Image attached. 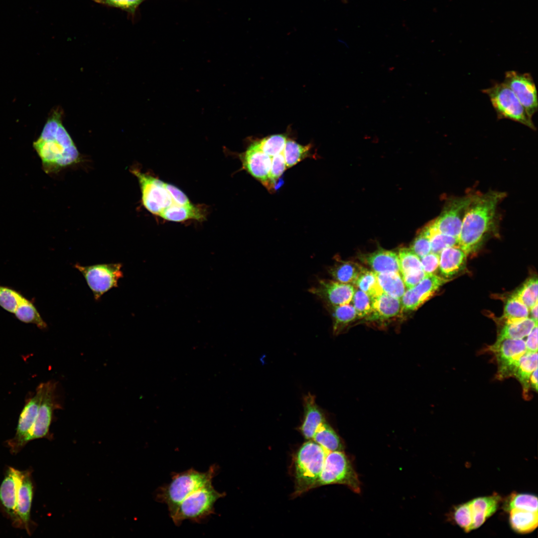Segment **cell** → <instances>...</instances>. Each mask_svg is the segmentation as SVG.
I'll use <instances>...</instances> for the list:
<instances>
[{"instance_id":"1","label":"cell","mask_w":538,"mask_h":538,"mask_svg":"<svg viewBox=\"0 0 538 538\" xmlns=\"http://www.w3.org/2000/svg\"><path fill=\"white\" fill-rule=\"evenodd\" d=\"M504 196L497 191L474 195L458 238V246L467 256L476 251L492 227L497 207Z\"/></svg>"},{"instance_id":"2","label":"cell","mask_w":538,"mask_h":538,"mask_svg":"<svg viewBox=\"0 0 538 538\" xmlns=\"http://www.w3.org/2000/svg\"><path fill=\"white\" fill-rule=\"evenodd\" d=\"M218 470V466L214 464L205 472L191 468L181 472L174 473L171 481L156 490V500L167 506L170 515L187 496L212 482Z\"/></svg>"},{"instance_id":"3","label":"cell","mask_w":538,"mask_h":538,"mask_svg":"<svg viewBox=\"0 0 538 538\" xmlns=\"http://www.w3.org/2000/svg\"><path fill=\"white\" fill-rule=\"evenodd\" d=\"M47 173H56L80 161V153L70 135L59 125L55 136L50 140L38 138L33 143Z\"/></svg>"},{"instance_id":"4","label":"cell","mask_w":538,"mask_h":538,"mask_svg":"<svg viewBox=\"0 0 538 538\" xmlns=\"http://www.w3.org/2000/svg\"><path fill=\"white\" fill-rule=\"evenodd\" d=\"M225 495L217 491L211 482L187 496L169 516L177 526L186 520L201 523L215 513V503Z\"/></svg>"},{"instance_id":"5","label":"cell","mask_w":538,"mask_h":538,"mask_svg":"<svg viewBox=\"0 0 538 538\" xmlns=\"http://www.w3.org/2000/svg\"><path fill=\"white\" fill-rule=\"evenodd\" d=\"M328 452L313 440L301 446L295 461L297 494L317 486Z\"/></svg>"},{"instance_id":"6","label":"cell","mask_w":538,"mask_h":538,"mask_svg":"<svg viewBox=\"0 0 538 538\" xmlns=\"http://www.w3.org/2000/svg\"><path fill=\"white\" fill-rule=\"evenodd\" d=\"M482 92L489 98L499 120H512L533 130H536V127L532 118L529 116L515 95L505 83H495L491 87L482 90Z\"/></svg>"},{"instance_id":"7","label":"cell","mask_w":538,"mask_h":538,"mask_svg":"<svg viewBox=\"0 0 538 538\" xmlns=\"http://www.w3.org/2000/svg\"><path fill=\"white\" fill-rule=\"evenodd\" d=\"M332 484H343L356 493L360 492L358 475L343 451L328 452L317 486Z\"/></svg>"},{"instance_id":"8","label":"cell","mask_w":538,"mask_h":538,"mask_svg":"<svg viewBox=\"0 0 538 538\" xmlns=\"http://www.w3.org/2000/svg\"><path fill=\"white\" fill-rule=\"evenodd\" d=\"M74 267L84 277L96 300L111 289L118 286V281L123 277L122 265L120 263L97 264L83 266L76 264Z\"/></svg>"},{"instance_id":"9","label":"cell","mask_w":538,"mask_h":538,"mask_svg":"<svg viewBox=\"0 0 538 538\" xmlns=\"http://www.w3.org/2000/svg\"><path fill=\"white\" fill-rule=\"evenodd\" d=\"M131 172L138 180L142 203L148 211L159 216L165 209L173 204L165 182L136 168L132 169Z\"/></svg>"},{"instance_id":"10","label":"cell","mask_w":538,"mask_h":538,"mask_svg":"<svg viewBox=\"0 0 538 538\" xmlns=\"http://www.w3.org/2000/svg\"><path fill=\"white\" fill-rule=\"evenodd\" d=\"M489 350L496 356L498 364L496 376L499 380L514 377L521 358L527 352L525 341L514 339L496 340L489 347Z\"/></svg>"},{"instance_id":"11","label":"cell","mask_w":538,"mask_h":538,"mask_svg":"<svg viewBox=\"0 0 538 538\" xmlns=\"http://www.w3.org/2000/svg\"><path fill=\"white\" fill-rule=\"evenodd\" d=\"M473 196L470 195L450 199L440 215L429 225L442 234L458 239L466 209Z\"/></svg>"},{"instance_id":"12","label":"cell","mask_w":538,"mask_h":538,"mask_svg":"<svg viewBox=\"0 0 538 538\" xmlns=\"http://www.w3.org/2000/svg\"><path fill=\"white\" fill-rule=\"evenodd\" d=\"M511 89L531 118L538 110V93L534 79L529 73L506 71L503 81Z\"/></svg>"},{"instance_id":"13","label":"cell","mask_w":538,"mask_h":538,"mask_svg":"<svg viewBox=\"0 0 538 538\" xmlns=\"http://www.w3.org/2000/svg\"><path fill=\"white\" fill-rule=\"evenodd\" d=\"M42 383L37 387L35 394L29 398L20 414L14 437L8 441L13 453L17 452L28 442V438L35 422L42 394Z\"/></svg>"},{"instance_id":"14","label":"cell","mask_w":538,"mask_h":538,"mask_svg":"<svg viewBox=\"0 0 538 538\" xmlns=\"http://www.w3.org/2000/svg\"><path fill=\"white\" fill-rule=\"evenodd\" d=\"M450 280L436 274H426L417 285L405 291L401 299L402 311L416 310Z\"/></svg>"},{"instance_id":"15","label":"cell","mask_w":538,"mask_h":538,"mask_svg":"<svg viewBox=\"0 0 538 538\" xmlns=\"http://www.w3.org/2000/svg\"><path fill=\"white\" fill-rule=\"evenodd\" d=\"M42 386L41 402L28 441L47 435L54 410L59 407L56 399V383L49 381L42 383Z\"/></svg>"},{"instance_id":"16","label":"cell","mask_w":538,"mask_h":538,"mask_svg":"<svg viewBox=\"0 0 538 538\" xmlns=\"http://www.w3.org/2000/svg\"><path fill=\"white\" fill-rule=\"evenodd\" d=\"M355 289L350 283L335 280L320 279L309 291L321 299L325 305H340L352 301Z\"/></svg>"},{"instance_id":"17","label":"cell","mask_w":538,"mask_h":538,"mask_svg":"<svg viewBox=\"0 0 538 538\" xmlns=\"http://www.w3.org/2000/svg\"><path fill=\"white\" fill-rule=\"evenodd\" d=\"M271 158V157L263 151L259 142L251 144L241 155L244 168L268 187L271 185L269 173Z\"/></svg>"},{"instance_id":"18","label":"cell","mask_w":538,"mask_h":538,"mask_svg":"<svg viewBox=\"0 0 538 538\" xmlns=\"http://www.w3.org/2000/svg\"><path fill=\"white\" fill-rule=\"evenodd\" d=\"M17 512L22 526L29 533V523L33 486L28 471L15 469Z\"/></svg>"},{"instance_id":"19","label":"cell","mask_w":538,"mask_h":538,"mask_svg":"<svg viewBox=\"0 0 538 538\" xmlns=\"http://www.w3.org/2000/svg\"><path fill=\"white\" fill-rule=\"evenodd\" d=\"M0 503L16 526H22L17 512L15 469L13 468H9L0 486Z\"/></svg>"},{"instance_id":"20","label":"cell","mask_w":538,"mask_h":538,"mask_svg":"<svg viewBox=\"0 0 538 538\" xmlns=\"http://www.w3.org/2000/svg\"><path fill=\"white\" fill-rule=\"evenodd\" d=\"M501 497L497 494L480 497L468 501L472 519L471 530L480 528L497 511Z\"/></svg>"},{"instance_id":"21","label":"cell","mask_w":538,"mask_h":538,"mask_svg":"<svg viewBox=\"0 0 538 538\" xmlns=\"http://www.w3.org/2000/svg\"><path fill=\"white\" fill-rule=\"evenodd\" d=\"M303 406L304 419L300 430L306 439H312L318 427L326 420L313 395L308 394L304 397Z\"/></svg>"},{"instance_id":"22","label":"cell","mask_w":538,"mask_h":538,"mask_svg":"<svg viewBox=\"0 0 538 538\" xmlns=\"http://www.w3.org/2000/svg\"><path fill=\"white\" fill-rule=\"evenodd\" d=\"M467 254L458 246L444 249L440 254L439 269L443 276L450 278L465 268Z\"/></svg>"},{"instance_id":"23","label":"cell","mask_w":538,"mask_h":538,"mask_svg":"<svg viewBox=\"0 0 538 538\" xmlns=\"http://www.w3.org/2000/svg\"><path fill=\"white\" fill-rule=\"evenodd\" d=\"M372 312L366 320H384L398 316L402 311L401 299L384 292L371 299Z\"/></svg>"},{"instance_id":"24","label":"cell","mask_w":538,"mask_h":538,"mask_svg":"<svg viewBox=\"0 0 538 538\" xmlns=\"http://www.w3.org/2000/svg\"><path fill=\"white\" fill-rule=\"evenodd\" d=\"M360 260L369 266L375 272H400L398 255L393 251L379 250L361 255Z\"/></svg>"},{"instance_id":"25","label":"cell","mask_w":538,"mask_h":538,"mask_svg":"<svg viewBox=\"0 0 538 538\" xmlns=\"http://www.w3.org/2000/svg\"><path fill=\"white\" fill-rule=\"evenodd\" d=\"M162 218L173 222H182L188 220L203 221L205 219V211L203 207L192 204L190 206H180L173 204L165 209L159 215Z\"/></svg>"},{"instance_id":"26","label":"cell","mask_w":538,"mask_h":538,"mask_svg":"<svg viewBox=\"0 0 538 538\" xmlns=\"http://www.w3.org/2000/svg\"><path fill=\"white\" fill-rule=\"evenodd\" d=\"M508 512H509V523L511 528L517 533L529 534L537 528L538 511L513 508Z\"/></svg>"},{"instance_id":"27","label":"cell","mask_w":538,"mask_h":538,"mask_svg":"<svg viewBox=\"0 0 538 538\" xmlns=\"http://www.w3.org/2000/svg\"><path fill=\"white\" fill-rule=\"evenodd\" d=\"M364 269L357 263L338 259L333 266L328 269V272L334 280L353 285Z\"/></svg>"},{"instance_id":"28","label":"cell","mask_w":538,"mask_h":538,"mask_svg":"<svg viewBox=\"0 0 538 538\" xmlns=\"http://www.w3.org/2000/svg\"><path fill=\"white\" fill-rule=\"evenodd\" d=\"M537 369H538V352L527 351L522 356L514 375L522 385L523 395L526 399H528L531 376Z\"/></svg>"},{"instance_id":"29","label":"cell","mask_w":538,"mask_h":538,"mask_svg":"<svg viewBox=\"0 0 538 538\" xmlns=\"http://www.w3.org/2000/svg\"><path fill=\"white\" fill-rule=\"evenodd\" d=\"M333 318V331L335 335L342 332L349 324L358 318L353 305L346 304L340 305H325Z\"/></svg>"},{"instance_id":"30","label":"cell","mask_w":538,"mask_h":538,"mask_svg":"<svg viewBox=\"0 0 538 538\" xmlns=\"http://www.w3.org/2000/svg\"><path fill=\"white\" fill-rule=\"evenodd\" d=\"M383 292L401 299L405 291V286L400 272H375Z\"/></svg>"},{"instance_id":"31","label":"cell","mask_w":538,"mask_h":538,"mask_svg":"<svg viewBox=\"0 0 538 538\" xmlns=\"http://www.w3.org/2000/svg\"><path fill=\"white\" fill-rule=\"evenodd\" d=\"M312 440L328 451H342L343 449L339 436L326 421L318 427Z\"/></svg>"},{"instance_id":"32","label":"cell","mask_w":538,"mask_h":538,"mask_svg":"<svg viewBox=\"0 0 538 538\" xmlns=\"http://www.w3.org/2000/svg\"><path fill=\"white\" fill-rule=\"evenodd\" d=\"M537 325L538 322L529 317L519 322L505 323L497 340L504 339H522L527 336Z\"/></svg>"},{"instance_id":"33","label":"cell","mask_w":538,"mask_h":538,"mask_svg":"<svg viewBox=\"0 0 538 538\" xmlns=\"http://www.w3.org/2000/svg\"><path fill=\"white\" fill-rule=\"evenodd\" d=\"M529 313L527 306L513 294L506 300L502 319L505 323L519 322L528 318Z\"/></svg>"},{"instance_id":"34","label":"cell","mask_w":538,"mask_h":538,"mask_svg":"<svg viewBox=\"0 0 538 538\" xmlns=\"http://www.w3.org/2000/svg\"><path fill=\"white\" fill-rule=\"evenodd\" d=\"M14 313L23 322L34 324L40 329L47 327L46 323L33 303L24 297L19 301Z\"/></svg>"},{"instance_id":"35","label":"cell","mask_w":538,"mask_h":538,"mask_svg":"<svg viewBox=\"0 0 538 538\" xmlns=\"http://www.w3.org/2000/svg\"><path fill=\"white\" fill-rule=\"evenodd\" d=\"M354 284L367 294L371 299L383 293L375 272L365 268L360 273Z\"/></svg>"},{"instance_id":"36","label":"cell","mask_w":538,"mask_h":538,"mask_svg":"<svg viewBox=\"0 0 538 538\" xmlns=\"http://www.w3.org/2000/svg\"><path fill=\"white\" fill-rule=\"evenodd\" d=\"M310 145H302L292 140H287L283 151L286 168L291 167L308 157Z\"/></svg>"},{"instance_id":"37","label":"cell","mask_w":538,"mask_h":538,"mask_svg":"<svg viewBox=\"0 0 538 538\" xmlns=\"http://www.w3.org/2000/svg\"><path fill=\"white\" fill-rule=\"evenodd\" d=\"M530 310L538 302V279L532 277L513 293Z\"/></svg>"},{"instance_id":"38","label":"cell","mask_w":538,"mask_h":538,"mask_svg":"<svg viewBox=\"0 0 538 538\" xmlns=\"http://www.w3.org/2000/svg\"><path fill=\"white\" fill-rule=\"evenodd\" d=\"M504 506L507 511L513 508L538 511V497L530 494L514 492L509 497Z\"/></svg>"},{"instance_id":"39","label":"cell","mask_w":538,"mask_h":538,"mask_svg":"<svg viewBox=\"0 0 538 538\" xmlns=\"http://www.w3.org/2000/svg\"><path fill=\"white\" fill-rule=\"evenodd\" d=\"M429 235L431 252L440 255L445 249L458 246V239L447 235L442 234L429 224L425 226Z\"/></svg>"},{"instance_id":"40","label":"cell","mask_w":538,"mask_h":538,"mask_svg":"<svg viewBox=\"0 0 538 538\" xmlns=\"http://www.w3.org/2000/svg\"><path fill=\"white\" fill-rule=\"evenodd\" d=\"M398 258L401 274L413 270L423 269L420 259L410 248L401 249Z\"/></svg>"},{"instance_id":"41","label":"cell","mask_w":538,"mask_h":538,"mask_svg":"<svg viewBox=\"0 0 538 538\" xmlns=\"http://www.w3.org/2000/svg\"><path fill=\"white\" fill-rule=\"evenodd\" d=\"M286 140L285 136L275 134L266 137L258 142L263 151L272 157L284 151Z\"/></svg>"},{"instance_id":"42","label":"cell","mask_w":538,"mask_h":538,"mask_svg":"<svg viewBox=\"0 0 538 538\" xmlns=\"http://www.w3.org/2000/svg\"><path fill=\"white\" fill-rule=\"evenodd\" d=\"M352 300L358 318L366 319L370 315L372 312L371 299L367 294L360 289H356Z\"/></svg>"},{"instance_id":"43","label":"cell","mask_w":538,"mask_h":538,"mask_svg":"<svg viewBox=\"0 0 538 538\" xmlns=\"http://www.w3.org/2000/svg\"><path fill=\"white\" fill-rule=\"evenodd\" d=\"M23 297L16 291L0 285V306L6 311L14 313Z\"/></svg>"},{"instance_id":"44","label":"cell","mask_w":538,"mask_h":538,"mask_svg":"<svg viewBox=\"0 0 538 538\" xmlns=\"http://www.w3.org/2000/svg\"><path fill=\"white\" fill-rule=\"evenodd\" d=\"M455 522L465 532L472 531V516L468 502L461 504L455 508L453 513Z\"/></svg>"},{"instance_id":"45","label":"cell","mask_w":538,"mask_h":538,"mask_svg":"<svg viewBox=\"0 0 538 538\" xmlns=\"http://www.w3.org/2000/svg\"><path fill=\"white\" fill-rule=\"evenodd\" d=\"M410 249L420 259L431 252L430 239L425 227L419 232Z\"/></svg>"},{"instance_id":"46","label":"cell","mask_w":538,"mask_h":538,"mask_svg":"<svg viewBox=\"0 0 538 538\" xmlns=\"http://www.w3.org/2000/svg\"><path fill=\"white\" fill-rule=\"evenodd\" d=\"M61 116L60 111L54 112L45 123L38 138L42 140H50L54 138L59 125L62 123Z\"/></svg>"},{"instance_id":"47","label":"cell","mask_w":538,"mask_h":538,"mask_svg":"<svg viewBox=\"0 0 538 538\" xmlns=\"http://www.w3.org/2000/svg\"><path fill=\"white\" fill-rule=\"evenodd\" d=\"M286 168L283 151L272 157L269 173V179L270 183H274L282 174Z\"/></svg>"},{"instance_id":"48","label":"cell","mask_w":538,"mask_h":538,"mask_svg":"<svg viewBox=\"0 0 538 538\" xmlns=\"http://www.w3.org/2000/svg\"><path fill=\"white\" fill-rule=\"evenodd\" d=\"M101 4L122 9L133 13L144 0H93Z\"/></svg>"},{"instance_id":"49","label":"cell","mask_w":538,"mask_h":538,"mask_svg":"<svg viewBox=\"0 0 538 538\" xmlns=\"http://www.w3.org/2000/svg\"><path fill=\"white\" fill-rule=\"evenodd\" d=\"M440 255L430 252L420 259L422 269L427 274H435L439 269Z\"/></svg>"},{"instance_id":"50","label":"cell","mask_w":538,"mask_h":538,"mask_svg":"<svg viewBox=\"0 0 538 538\" xmlns=\"http://www.w3.org/2000/svg\"><path fill=\"white\" fill-rule=\"evenodd\" d=\"M426 274L423 269H417L406 272L401 276L405 286L409 289L417 285Z\"/></svg>"},{"instance_id":"51","label":"cell","mask_w":538,"mask_h":538,"mask_svg":"<svg viewBox=\"0 0 538 538\" xmlns=\"http://www.w3.org/2000/svg\"><path fill=\"white\" fill-rule=\"evenodd\" d=\"M165 186L171 195L173 204L180 206L192 205L187 196L177 187L167 183H165Z\"/></svg>"},{"instance_id":"52","label":"cell","mask_w":538,"mask_h":538,"mask_svg":"<svg viewBox=\"0 0 538 538\" xmlns=\"http://www.w3.org/2000/svg\"><path fill=\"white\" fill-rule=\"evenodd\" d=\"M525 344L527 352H538V325L533 328L528 335Z\"/></svg>"},{"instance_id":"53","label":"cell","mask_w":538,"mask_h":538,"mask_svg":"<svg viewBox=\"0 0 538 538\" xmlns=\"http://www.w3.org/2000/svg\"><path fill=\"white\" fill-rule=\"evenodd\" d=\"M530 387H532L535 391L538 390V369L535 370L532 374L530 380Z\"/></svg>"},{"instance_id":"54","label":"cell","mask_w":538,"mask_h":538,"mask_svg":"<svg viewBox=\"0 0 538 538\" xmlns=\"http://www.w3.org/2000/svg\"><path fill=\"white\" fill-rule=\"evenodd\" d=\"M529 310H530V314L531 315V318L535 322H538V303Z\"/></svg>"},{"instance_id":"55","label":"cell","mask_w":538,"mask_h":538,"mask_svg":"<svg viewBox=\"0 0 538 538\" xmlns=\"http://www.w3.org/2000/svg\"></svg>"}]
</instances>
